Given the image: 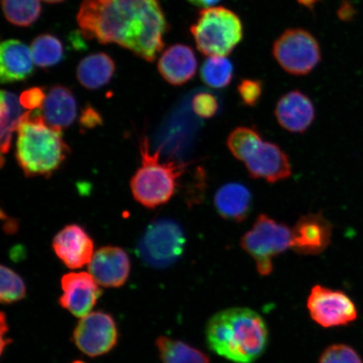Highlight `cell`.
<instances>
[{
    "mask_svg": "<svg viewBox=\"0 0 363 363\" xmlns=\"http://www.w3.org/2000/svg\"><path fill=\"white\" fill-rule=\"evenodd\" d=\"M77 22L85 39L118 44L150 62L169 30L157 0H84Z\"/></svg>",
    "mask_w": 363,
    "mask_h": 363,
    "instance_id": "1",
    "label": "cell"
},
{
    "mask_svg": "<svg viewBox=\"0 0 363 363\" xmlns=\"http://www.w3.org/2000/svg\"><path fill=\"white\" fill-rule=\"evenodd\" d=\"M208 347L234 363H253L269 344V330L257 312L248 308H230L216 313L206 329Z\"/></svg>",
    "mask_w": 363,
    "mask_h": 363,
    "instance_id": "2",
    "label": "cell"
},
{
    "mask_svg": "<svg viewBox=\"0 0 363 363\" xmlns=\"http://www.w3.org/2000/svg\"><path fill=\"white\" fill-rule=\"evenodd\" d=\"M68 153L62 130L49 125L39 111L25 113L17 128L16 158L26 177L48 178L60 169Z\"/></svg>",
    "mask_w": 363,
    "mask_h": 363,
    "instance_id": "3",
    "label": "cell"
},
{
    "mask_svg": "<svg viewBox=\"0 0 363 363\" xmlns=\"http://www.w3.org/2000/svg\"><path fill=\"white\" fill-rule=\"evenodd\" d=\"M142 165L130 179V190L144 207L162 206L174 196L183 167L174 162H160V152L152 153L147 138L140 140Z\"/></svg>",
    "mask_w": 363,
    "mask_h": 363,
    "instance_id": "4",
    "label": "cell"
},
{
    "mask_svg": "<svg viewBox=\"0 0 363 363\" xmlns=\"http://www.w3.org/2000/svg\"><path fill=\"white\" fill-rule=\"evenodd\" d=\"M199 52L208 57H226L243 38L240 17L229 9H203L190 28Z\"/></svg>",
    "mask_w": 363,
    "mask_h": 363,
    "instance_id": "5",
    "label": "cell"
},
{
    "mask_svg": "<svg viewBox=\"0 0 363 363\" xmlns=\"http://www.w3.org/2000/svg\"><path fill=\"white\" fill-rule=\"evenodd\" d=\"M186 243L184 230L178 222L162 218L153 221L136 245V254L145 265L165 269L183 255Z\"/></svg>",
    "mask_w": 363,
    "mask_h": 363,
    "instance_id": "6",
    "label": "cell"
},
{
    "mask_svg": "<svg viewBox=\"0 0 363 363\" xmlns=\"http://www.w3.org/2000/svg\"><path fill=\"white\" fill-rule=\"evenodd\" d=\"M240 244L255 261L259 274L269 276L274 270V258L291 247V229L282 222L261 214L251 230L242 235Z\"/></svg>",
    "mask_w": 363,
    "mask_h": 363,
    "instance_id": "7",
    "label": "cell"
},
{
    "mask_svg": "<svg viewBox=\"0 0 363 363\" xmlns=\"http://www.w3.org/2000/svg\"><path fill=\"white\" fill-rule=\"evenodd\" d=\"M272 56L288 74H310L321 60L319 43L311 33L301 28L288 29L272 45Z\"/></svg>",
    "mask_w": 363,
    "mask_h": 363,
    "instance_id": "8",
    "label": "cell"
},
{
    "mask_svg": "<svg viewBox=\"0 0 363 363\" xmlns=\"http://www.w3.org/2000/svg\"><path fill=\"white\" fill-rule=\"evenodd\" d=\"M307 308L312 320L324 328L347 325L358 316L355 303L346 293L321 285L312 288Z\"/></svg>",
    "mask_w": 363,
    "mask_h": 363,
    "instance_id": "9",
    "label": "cell"
},
{
    "mask_svg": "<svg viewBox=\"0 0 363 363\" xmlns=\"http://www.w3.org/2000/svg\"><path fill=\"white\" fill-rule=\"evenodd\" d=\"M76 347L90 357H97L116 347L119 331L115 319L108 313L92 311L81 318L72 334Z\"/></svg>",
    "mask_w": 363,
    "mask_h": 363,
    "instance_id": "10",
    "label": "cell"
},
{
    "mask_svg": "<svg viewBox=\"0 0 363 363\" xmlns=\"http://www.w3.org/2000/svg\"><path fill=\"white\" fill-rule=\"evenodd\" d=\"M62 294L59 305L72 315L83 318L92 312L102 290L89 272H69L61 279Z\"/></svg>",
    "mask_w": 363,
    "mask_h": 363,
    "instance_id": "11",
    "label": "cell"
},
{
    "mask_svg": "<svg viewBox=\"0 0 363 363\" xmlns=\"http://www.w3.org/2000/svg\"><path fill=\"white\" fill-rule=\"evenodd\" d=\"M243 162L252 178L264 179L267 183H278L288 179L292 174L287 154L279 145L265 140Z\"/></svg>",
    "mask_w": 363,
    "mask_h": 363,
    "instance_id": "12",
    "label": "cell"
},
{
    "mask_svg": "<svg viewBox=\"0 0 363 363\" xmlns=\"http://www.w3.org/2000/svg\"><path fill=\"white\" fill-rule=\"evenodd\" d=\"M333 225L321 214L302 216L291 229V248L299 255L315 256L329 247Z\"/></svg>",
    "mask_w": 363,
    "mask_h": 363,
    "instance_id": "13",
    "label": "cell"
},
{
    "mask_svg": "<svg viewBox=\"0 0 363 363\" xmlns=\"http://www.w3.org/2000/svg\"><path fill=\"white\" fill-rule=\"evenodd\" d=\"M54 252L70 269L89 264L94 254L92 238L83 227L72 224L63 227L52 240Z\"/></svg>",
    "mask_w": 363,
    "mask_h": 363,
    "instance_id": "14",
    "label": "cell"
},
{
    "mask_svg": "<svg viewBox=\"0 0 363 363\" xmlns=\"http://www.w3.org/2000/svg\"><path fill=\"white\" fill-rule=\"evenodd\" d=\"M130 260L123 249L106 246L97 250L89 263V272L104 288H120L129 278Z\"/></svg>",
    "mask_w": 363,
    "mask_h": 363,
    "instance_id": "15",
    "label": "cell"
},
{
    "mask_svg": "<svg viewBox=\"0 0 363 363\" xmlns=\"http://www.w3.org/2000/svg\"><path fill=\"white\" fill-rule=\"evenodd\" d=\"M274 113L281 127L292 133H306L315 119L314 104L299 90L284 94L276 104Z\"/></svg>",
    "mask_w": 363,
    "mask_h": 363,
    "instance_id": "16",
    "label": "cell"
},
{
    "mask_svg": "<svg viewBox=\"0 0 363 363\" xmlns=\"http://www.w3.org/2000/svg\"><path fill=\"white\" fill-rule=\"evenodd\" d=\"M157 67L163 79L167 83L181 86L187 84L196 74L197 57L189 45L175 44L163 52Z\"/></svg>",
    "mask_w": 363,
    "mask_h": 363,
    "instance_id": "17",
    "label": "cell"
},
{
    "mask_svg": "<svg viewBox=\"0 0 363 363\" xmlns=\"http://www.w3.org/2000/svg\"><path fill=\"white\" fill-rule=\"evenodd\" d=\"M30 48L18 40H7L0 47V79L12 84L29 79L33 74Z\"/></svg>",
    "mask_w": 363,
    "mask_h": 363,
    "instance_id": "18",
    "label": "cell"
},
{
    "mask_svg": "<svg viewBox=\"0 0 363 363\" xmlns=\"http://www.w3.org/2000/svg\"><path fill=\"white\" fill-rule=\"evenodd\" d=\"M214 203L218 214L222 218L240 223L251 214L253 197L246 185L233 182L217 190Z\"/></svg>",
    "mask_w": 363,
    "mask_h": 363,
    "instance_id": "19",
    "label": "cell"
},
{
    "mask_svg": "<svg viewBox=\"0 0 363 363\" xmlns=\"http://www.w3.org/2000/svg\"><path fill=\"white\" fill-rule=\"evenodd\" d=\"M43 116L49 125L62 130L74 123L78 106L72 91L62 85L49 89L43 107Z\"/></svg>",
    "mask_w": 363,
    "mask_h": 363,
    "instance_id": "20",
    "label": "cell"
},
{
    "mask_svg": "<svg viewBox=\"0 0 363 363\" xmlns=\"http://www.w3.org/2000/svg\"><path fill=\"white\" fill-rule=\"evenodd\" d=\"M116 72V63L104 52L91 54L82 59L76 74L80 84L90 90L99 89L111 80Z\"/></svg>",
    "mask_w": 363,
    "mask_h": 363,
    "instance_id": "21",
    "label": "cell"
},
{
    "mask_svg": "<svg viewBox=\"0 0 363 363\" xmlns=\"http://www.w3.org/2000/svg\"><path fill=\"white\" fill-rule=\"evenodd\" d=\"M156 346L162 363H211L206 353L182 340L160 337Z\"/></svg>",
    "mask_w": 363,
    "mask_h": 363,
    "instance_id": "22",
    "label": "cell"
},
{
    "mask_svg": "<svg viewBox=\"0 0 363 363\" xmlns=\"http://www.w3.org/2000/svg\"><path fill=\"white\" fill-rule=\"evenodd\" d=\"M0 107L3 159V157L10 151L13 131L17 130L26 112H23L20 99H18L16 95L6 90H2Z\"/></svg>",
    "mask_w": 363,
    "mask_h": 363,
    "instance_id": "23",
    "label": "cell"
},
{
    "mask_svg": "<svg viewBox=\"0 0 363 363\" xmlns=\"http://www.w3.org/2000/svg\"><path fill=\"white\" fill-rule=\"evenodd\" d=\"M30 51L36 66L48 68L56 66L65 57V49L60 40L51 34H43L33 40Z\"/></svg>",
    "mask_w": 363,
    "mask_h": 363,
    "instance_id": "24",
    "label": "cell"
},
{
    "mask_svg": "<svg viewBox=\"0 0 363 363\" xmlns=\"http://www.w3.org/2000/svg\"><path fill=\"white\" fill-rule=\"evenodd\" d=\"M2 10L12 25L27 27L38 20L42 4L40 0H2Z\"/></svg>",
    "mask_w": 363,
    "mask_h": 363,
    "instance_id": "25",
    "label": "cell"
},
{
    "mask_svg": "<svg viewBox=\"0 0 363 363\" xmlns=\"http://www.w3.org/2000/svg\"><path fill=\"white\" fill-rule=\"evenodd\" d=\"M234 67L226 57H208L201 69V79L208 87L225 89L233 81Z\"/></svg>",
    "mask_w": 363,
    "mask_h": 363,
    "instance_id": "26",
    "label": "cell"
},
{
    "mask_svg": "<svg viewBox=\"0 0 363 363\" xmlns=\"http://www.w3.org/2000/svg\"><path fill=\"white\" fill-rule=\"evenodd\" d=\"M263 139L252 127L240 126L234 129L227 138V147L239 161L244 162Z\"/></svg>",
    "mask_w": 363,
    "mask_h": 363,
    "instance_id": "27",
    "label": "cell"
},
{
    "mask_svg": "<svg viewBox=\"0 0 363 363\" xmlns=\"http://www.w3.org/2000/svg\"><path fill=\"white\" fill-rule=\"evenodd\" d=\"M1 287H0V301L6 305L19 302L26 296L25 281L11 267L2 265Z\"/></svg>",
    "mask_w": 363,
    "mask_h": 363,
    "instance_id": "28",
    "label": "cell"
},
{
    "mask_svg": "<svg viewBox=\"0 0 363 363\" xmlns=\"http://www.w3.org/2000/svg\"><path fill=\"white\" fill-rule=\"evenodd\" d=\"M319 363H363L355 349L346 344H333L326 347Z\"/></svg>",
    "mask_w": 363,
    "mask_h": 363,
    "instance_id": "29",
    "label": "cell"
},
{
    "mask_svg": "<svg viewBox=\"0 0 363 363\" xmlns=\"http://www.w3.org/2000/svg\"><path fill=\"white\" fill-rule=\"evenodd\" d=\"M238 92L242 101L249 107H255L260 102L263 93L262 80L243 79L238 86Z\"/></svg>",
    "mask_w": 363,
    "mask_h": 363,
    "instance_id": "30",
    "label": "cell"
},
{
    "mask_svg": "<svg viewBox=\"0 0 363 363\" xmlns=\"http://www.w3.org/2000/svg\"><path fill=\"white\" fill-rule=\"evenodd\" d=\"M193 111L203 119H211L219 111V101L214 94L202 92L195 94L192 99Z\"/></svg>",
    "mask_w": 363,
    "mask_h": 363,
    "instance_id": "31",
    "label": "cell"
},
{
    "mask_svg": "<svg viewBox=\"0 0 363 363\" xmlns=\"http://www.w3.org/2000/svg\"><path fill=\"white\" fill-rule=\"evenodd\" d=\"M47 99L45 91L43 88L33 87L26 89L21 94L20 103L21 106L26 110H35L43 108Z\"/></svg>",
    "mask_w": 363,
    "mask_h": 363,
    "instance_id": "32",
    "label": "cell"
},
{
    "mask_svg": "<svg viewBox=\"0 0 363 363\" xmlns=\"http://www.w3.org/2000/svg\"><path fill=\"white\" fill-rule=\"evenodd\" d=\"M103 119L101 113H99L93 106L89 104H86V106L82 111L80 116V125L84 129H94L96 127L101 125Z\"/></svg>",
    "mask_w": 363,
    "mask_h": 363,
    "instance_id": "33",
    "label": "cell"
},
{
    "mask_svg": "<svg viewBox=\"0 0 363 363\" xmlns=\"http://www.w3.org/2000/svg\"><path fill=\"white\" fill-rule=\"evenodd\" d=\"M194 6L201 8H210L219 3L220 0H188Z\"/></svg>",
    "mask_w": 363,
    "mask_h": 363,
    "instance_id": "34",
    "label": "cell"
},
{
    "mask_svg": "<svg viewBox=\"0 0 363 363\" xmlns=\"http://www.w3.org/2000/svg\"><path fill=\"white\" fill-rule=\"evenodd\" d=\"M303 6L312 7L317 2V0H298Z\"/></svg>",
    "mask_w": 363,
    "mask_h": 363,
    "instance_id": "35",
    "label": "cell"
},
{
    "mask_svg": "<svg viewBox=\"0 0 363 363\" xmlns=\"http://www.w3.org/2000/svg\"><path fill=\"white\" fill-rule=\"evenodd\" d=\"M43 1L49 4H57L65 1V0H43Z\"/></svg>",
    "mask_w": 363,
    "mask_h": 363,
    "instance_id": "36",
    "label": "cell"
},
{
    "mask_svg": "<svg viewBox=\"0 0 363 363\" xmlns=\"http://www.w3.org/2000/svg\"><path fill=\"white\" fill-rule=\"evenodd\" d=\"M72 363H85V362H83V361H76V362H72Z\"/></svg>",
    "mask_w": 363,
    "mask_h": 363,
    "instance_id": "37",
    "label": "cell"
}]
</instances>
